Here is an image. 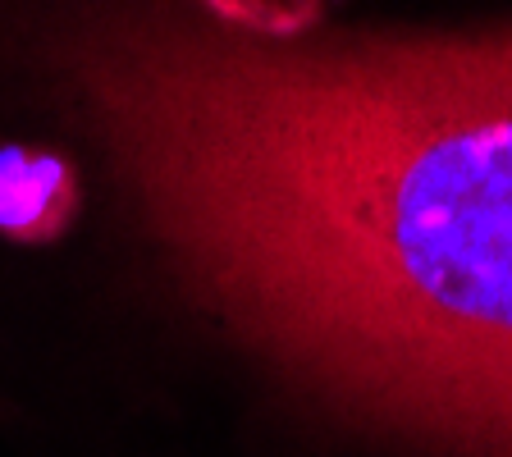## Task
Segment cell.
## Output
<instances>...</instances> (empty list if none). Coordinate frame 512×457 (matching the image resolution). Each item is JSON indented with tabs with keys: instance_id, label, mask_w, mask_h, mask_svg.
<instances>
[{
	"instance_id": "cell-1",
	"label": "cell",
	"mask_w": 512,
	"mask_h": 457,
	"mask_svg": "<svg viewBox=\"0 0 512 457\" xmlns=\"http://www.w3.org/2000/svg\"><path fill=\"white\" fill-rule=\"evenodd\" d=\"M119 78V142L224 316L371 426L512 457V32Z\"/></svg>"
}]
</instances>
